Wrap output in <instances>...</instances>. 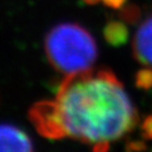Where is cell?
I'll list each match as a JSON object with an SVG mask.
<instances>
[{
	"label": "cell",
	"mask_w": 152,
	"mask_h": 152,
	"mask_svg": "<svg viewBox=\"0 0 152 152\" xmlns=\"http://www.w3.org/2000/svg\"><path fill=\"white\" fill-rule=\"evenodd\" d=\"M29 118L48 139L70 137L96 150L108 149L137 123L136 110L123 85L105 69L65 76L54 99L34 104Z\"/></svg>",
	"instance_id": "1"
},
{
	"label": "cell",
	"mask_w": 152,
	"mask_h": 152,
	"mask_svg": "<svg viewBox=\"0 0 152 152\" xmlns=\"http://www.w3.org/2000/svg\"><path fill=\"white\" fill-rule=\"evenodd\" d=\"M44 48L52 66L65 76L91 69L98 55L91 34L73 23L52 28L45 37Z\"/></svg>",
	"instance_id": "2"
},
{
	"label": "cell",
	"mask_w": 152,
	"mask_h": 152,
	"mask_svg": "<svg viewBox=\"0 0 152 152\" xmlns=\"http://www.w3.org/2000/svg\"><path fill=\"white\" fill-rule=\"evenodd\" d=\"M133 53L141 64L152 69V15L143 20L133 38Z\"/></svg>",
	"instance_id": "3"
},
{
	"label": "cell",
	"mask_w": 152,
	"mask_h": 152,
	"mask_svg": "<svg viewBox=\"0 0 152 152\" xmlns=\"http://www.w3.org/2000/svg\"><path fill=\"white\" fill-rule=\"evenodd\" d=\"M33 143L25 132L16 126L0 124V151H31Z\"/></svg>",
	"instance_id": "4"
},
{
	"label": "cell",
	"mask_w": 152,
	"mask_h": 152,
	"mask_svg": "<svg viewBox=\"0 0 152 152\" xmlns=\"http://www.w3.org/2000/svg\"><path fill=\"white\" fill-rule=\"evenodd\" d=\"M106 37L110 43L120 44L125 42L127 37V32L120 23H112L106 28Z\"/></svg>",
	"instance_id": "5"
},
{
	"label": "cell",
	"mask_w": 152,
	"mask_h": 152,
	"mask_svg": "<svg viewBox=\"0 0 152 152\" xmlns=\"http://www.w3.org/2000/svg\"><path fill=\"white\" fill-rule=\"evenodd\" d=\"M137 85L141 87L150 88L152 86V69L140 72L137 75Z\"/></svg>",
	"instance_id": "6"
},
{
	"label": "cell",
	"mask_w": 152,
	"mask_h": 152,
	"mask_svg": "<svg viewBox=\"0 0 152 152\" xmlns=\"http://www.w3.org/2000/svg\"><path fill=\"white\" fill-rule=\"evenodd\" d=\"M143 130L148 137H152V117H149L143 123Z\"/></svg>",
	"instance_id": "7"
},
{
	"label": "cell",
	"mask_w": 152,
	"mask_h": 152,
	"mask_svg": "<svg viewBox=\"0 0 152 152\" xmlns=\"http://www.w3.org/2000/svg\"><path fill=\"white\" fill-rule=\"evenodd\" d=\"M106 4H108L110 6H116V5H121L123 0H105Z\"/></svg>",
	"instance_id": "8"
},
{
	"label": "cell",
	"mask_w": 152,
	"mask_h": 152,
	"mask_svg": "<svg viewBox=\"0 0 152 152\" xmlns=\"http://www.w3.org/2000/svg\"><path fill=\"white\" fill-rule=\"evenodd\" d=\"M85 1H87V2H96L97 0H85Z\"/></svg>",
	"instance_id": "9"
}]
</instances>
